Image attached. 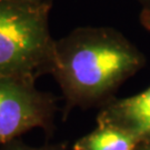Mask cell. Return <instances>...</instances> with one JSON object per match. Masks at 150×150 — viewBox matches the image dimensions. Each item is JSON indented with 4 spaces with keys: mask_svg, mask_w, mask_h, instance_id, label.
Returning a JSON list of instances; mask_svg holds the SVG:
<instances>
[{
    "mask_svg": "<svg viewBox=\"0 0 150 150\" xmlns=\"http://www.w3.org/2000/svg\"><path fill=\"white\" fill-rule=\"evenodd\" d=\"M145 66V54L122 32L87 26L56 40L49 74L62 92L66 118L74 108L102 107Z\"/></svg>",
    "mask_w": 150,
    "mask_h": 150,
    "instance_id": "1",
    "label": "cell"
},
{
    "mask_svg": "<svg viewBox=\"0 0 150 150\" xmlns=\"http://www.w3.org/2000/svg\"><path fill=\"white\" fill-rule=\"evenodd\" d=\"M50 0H0V78L37 80L49 74L54 42L49 29Z\"/></svg>",
    "mask_w": 150,
    "mask_h": 150,
    "instance_id": "2",
    "label": "cell"
},
{
    "mask_svg": "<svg viewBox=\"0 0 150 150\" xmlns=\"http://www.w3.org/2000/svg\"><path fill=\"white\" fill-rule=\"evenodd\" d=\"M56 112L57 98L35 80L0 78V148L32 129L51 134Z\"/></svg>",
    "mask_w": 150,
    "mask_h": 150,
    "instance_id": "3",
    "label": "cell"
},
{
    "mask_svg": "<svg viewBox=\"0 0 150 150\" xmlns=\"http://www.w3.org/2000/svg\"><path fill=\"white\" fill-rule=\"evenodd\" d=\"M96 121L125 130L139 142L150 140V86L134 96L111 99L100 107Z\"/></svg>",
    "mask_w": 150,
    "mask_h": 150,
    "instance_id": "4",
    "label": "cell"
},
{
    "mask_svg": "<svg viewBox=\"0 0 150 150\" xmlns=\"http://www.w3.org/2000/svg\"><path fill=\"white\" fill-rule=\"evenodd\" d=\"M139 140L119 128L98 125L74 144V150H134Z\"/></svg>",
    "mask_w": 150,
    "mask_h": 150,
    "instance_id": "5",
    "label": "cell"
},
{
    "mask_svg": "<svg viewBox=\"0 0 150 150\" xmlns=\"http://www.w3.org/2000/svg\"><path fill=\"white\" fill-rule=\"evenodd\" d=\"M0 150H67V142H56L35 147L25 144L20 139H16L4 145Z\"/></svg>",
    "mask_w": 150,
    "mask_h": 150,
    "instance_id": "6",
    "label": "cell"
},
{
    "mask_svg": "<svg viewBox=\"0 0 150 150\" xmlns=\"http://www.w3.org/2000/svg\"><path fill=\"white\" fill-rule=\"evenodd\" d=\"M140 6V21L150 30V0H136Z\"/></svg>",
    "mask_w": 150,
    "mask_h": 150,
    "instance_id": "7",
    "label": "cell"
},
{
    "mask_svg": "<svg viewBox=\"0 0 150 150\" xmlns=\"http://www.w3.org/2000/svg\"><path fill=\"white\" fill-rule=\"evenodd\" d=\"M134 150H150V140L140 141Z\"/></svg>",
    "mask_w": 150,
    "mask_h": 150,
    "instance_id": "8",
    "label": "cell"
},
{
    "mask_svg": "<svg viewBox=\"0 0 150 150\" xmlns=\"http://www.w3.org/2000/svg\"><path fill=\"white\" fill-rule=\"evenodd\" d=\"M1 1H13V2H38L43 0H1Z\"/></svg>",
    "mask_w": 150,
    "mask_h": 150,
    "instance_id": "9",
    "label": "cell"
}]
</instances>
